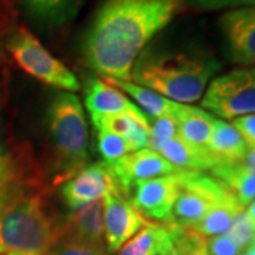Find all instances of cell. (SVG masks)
Returning <instances> with one entry per match:
<instances>
[{"label":"cell","instance_id":"6da1fadb","mask_svg":"<svg viewBox=\"0 0 255 255\" xmlns=\"http://www.w3.org/2000/svg\"><path fill=\"white\" fill-rule=\"evenodd\" d=\"M183 6V0H102L82 40L84 61L104 78L130 81L137 55Z\"/></svg>","mask_w":255,"mask_h":255},{"label":"cell","instance_id":"7a4b0ae2","mask_svg":"<svg viewBox=\"0 0 255 255\" xmlns=\"http://www.w3.org/2000/svg\"><path fill=\"white\" fill-rule=\"evenodd\" d=\"M220 67L219 61L203 50L149 44L135 60L130 81L173 102L189 105L201 100Z\"/></svg>","mask_w":255,"mask_h":255},{"label":"cell","instance_id":"3957f363","mask_svg":"<svg viewBox=\"0 0 255 255\" xmlns=\"http://www.w3.org/2000/svg\"><path fill=\"white\" fill-rule=\"evenodd\" d=\"M61 227L48 214L44 194L20 177L0 190V255H48Z\"/></svg>","mask_w":255,"mask_h":255},{"label":"cell","instance_id":"277c9868","mask_svg":"<svg viewBox=\"0 0 255 255\" xmlns=\"http://www.w3.org/2000/svg\"><path fill=\"white\" fill-rule=\"evenodd\" d=\"M48 129L54 149L57 180L65 182L88 166V127L81 101L73 92L60 94L48 108Z\"/></svg>","mask_w":255,"mask_h":255},{"label":"cell","instance_id":"5b68a950","mask_svg":"<svg viewBox=\"0 0 255 255\" xmlns=\"http://www.w3.org/2000/svg\"><path fill=\"white\" fill-rule=\"evenodd\" d=\"M6 48L18 67L38 81L64 91H80V81L73 71L48 53L27 28L18 27L9 37Z\"/></svg>","mask_w":255,"mask_h":255},{"label":"cell","instance_id":"8992f818","mask_svg":"<svg viewBox=\"0 0 255 255\" xmlns=\"http://www.w3.org/2000/svg\"><path fill=\"white\" fill-rule=\"evenodd\" d=\"M201 107L223 121L255 114V65L214 77L201 97Z\"/></svg>","mask_w":255,"mask_h":255},{"label":"cell","instance_id":"52a82bcc","mask_svg":"<svg viewBox=\"0 0 255 255\" xmlns=\"http://www.w3.org/2000/svg\"><path fill=\"white\" fill-rule=\"evenodd\" d=\"M228 189L214 177L187 172L180 196L173 209V224L196 227L224 199Z\"/></svg>","mask_w":255,"mask_h":255},{"label":"cell","instance_id":"ba28073f","mask_svg":"<svg viewBox=\"0 0 255 255\" xmlns=\"http://www.w3.org/2000/svg\"><path fill=\"white\" fill-rule=\"evenodd\" d=\"M187 172L167 174L156 179L142 180L133 186L132 206L143 216L164 223L173 224V209L180 196Z\"/></svg>","mask_w":255,"mask_h":255},{"label":"cell","instance_id":"9c48e42d","mask_svg":"<svg viewBox=\"0 0 255 255\" xmlns=\"http://www.w3.org/2000/svg\"><path fill=\"white\" fill-rule=\"evenodd\" d=\"M61 196L67 207L74 211L88 203L105 199L107 196H122V193L110 166L101 162L85 166L65 180L61 187Z\"/></svg>","mask_w":255,"mask_h":255},{"label":"cell","instance_id":"30bf717a","mask_svg":"<svg viewBox=\"0 0 255 255\" xmlns=\"http://www.w3.org/2000/svg\"><path fill=\"white\" fill-rule=\"evenodd\" d=\"M219 27L228 58L241 67L255 65V6L228 10L220 16Z\"/></svg>","mask_w":255,"mask_h":255},{"label":"cell","instance_id":"8fae6325","mask_svg":"<svg viewBox=\"0 0 255 255\" xmlns=\"http://www.w3.org/2000/svg\"><path fill=\"white\" fill-rule=\"evenodd\" d=\"M107 164L115 176L124 197H127L132 191L137 182L182 172L176 169L173 164L169 163L159 152L149 147L128 153L118 160Z\"/></svg>","mask_w":255,"mask_h":255},{"label":"cell","instance_id":"7c38bea8","mask_svg":"<svg viewBox=\"0 0 255 255\" xmlns=\"http://www.w3.org/2000/svg\"><path fill=\"white\" fill-rule=\"evenodd\" d=\"M149 221L122 196L104 199V240L107 251L112 254L137 234Z\"/></svg>","mask_w":255,"mask_h":255},{"label":"cell","instance_id":"4fadbf2b","mask_svg":"<svg viewBox=\"0 0 255 255\" xmlns=\"http://www.w3.org/2000/svg\"><path fill=\"white\" fill-rule=\"evenodd\" d=\"M84 102L91 115L92 122L104 117L125 112H142L139 107L128 100V97H125L122 91L98 78H92L88 81Z\"/></svg>","mask_w":255,"mask_h":255},{"label":"cell","instance_id":"5bb4252c","mask_svg":"<svg viewBox=\"0 0 255 255\" xmlns=\"http://www.w3.org/2000/svg\"><path fill=\"white\" fill-rule=\"evenodd\" d=\"M61 227V237H71L91 244L104 241V199L95 200L71 211ZM60 237V238H61Z\"/></svg>","mask_w":255,"mask_h":255},{"label":"cell","instance_id":"9a60e30c","mask_svg":"<svg viewBox=\"0 0 255 255\" xmlns=\"http://www.w3.org/2000/svg\"><path fill=\"white\" fill-rule=\"evenodd\" d=\"M95 130H108L125 137L130 152L145 149L149 145L150 121L143 112H125L97 119L92 122Z\"/></svg>","mask_w":255,"mask_h":255},{"label":"cell","instance_id":"2e32d148","mask_svg":"<svg viewBox=\"0 0 255 255\" xmlns=\"http://www.w3.org/2000/svg\"><path fill=\"white\" fill-rule=\"evenodd\" d=\"M159 153L182 172L203 173L204 170H211L220 163L219 159L211 155L207 147L193 145L179 135L170 139L159 150Z\"/></svg>","mask_w":255,"mask_h":255},{"label":"cell","instance_id":"e0dca14e","mask_svg":"<svg viewBox=\"0 0 255 255\" xmlns=\"http://www.w3.org/2000/svg\"><path fill=\"white\" fill-rule=\"evenodd\" d=\"M37 24L60 27L71 21L81 9L84 0H20Z\"/></svg>","mask_w":255,"mask_h":255},{"label":"cell","instance_id":"ac0fdd59","mask_svg":"<svg viewBox=\"0 0 255 255\" xmlns=\"http://www.w3.org/2000/svg\"><path fill=\"white\" fill-rule=\"evenodd\" d=\"M104 81L118 88L119 91L127 92L128 95H130L139 105V110L149 119L164 118V117L176 119L180 104L167 100L152 90H147L145 87H140L132 81H122V80H112V78H104Z\"/></svg>","mask_w":255,"mask_h":255},{"label":"cell","instance_id":"d6986e66","mask_svg":"<svg viewBox=\"0 0 255 255\" xmlns=\"http://www.w3.org/2000/svg\"><path fill=\"white\" fill-rule=\"evenodd\" d=\"M211 174L223 183L244 207H248L255 200V172L241 162L219 163L211 169Z\"/></svg>","mask_w":255,"mask_h":255},{"label":"cell","instance_id":"ffe728a7","mask_svg":"<svg viewBox=\"0 0 255 255\" xmlns=\"http://www.w3.org/2000/svg\"><path fill=\"white\" fill-rule=\"evenodd\" d=\"M206 147L211 155L219 159L220 163L240 162L248 150V146L237 129L219 118H216Z\"/></svg>","mask_w":255,"mask_h":255},{"label":"cell","instance_id":"44dd1931","mask_svg":"<svg viewBox=\"0 0 255 255\" xmlns=\"http://www.w3.org/2000/svg\"><path fill=\"white\" fill-rule=\"evenodd\" d=\"M177 135L193 145L206 147L216 118L207 111L180 104L176 115Z\"/></svg>","mask_w":255,"mask_h":255},{"label":"cell","instance_id":"7402d4cb","mask_svg":"<svg viewBox=\"0 0 255 255\" xmlns=\"http://www.w3.org/2000/svg\"><path fill=\"white\" fill-rule=\"evenodd\" d=\"M244 210L246 207L238 201L237 197L231 191L228 190L224 199L191 230H194L196 233H199L204 238L224 234V233H227L228 228L231 227L234 220L237 219L238 214H241Z\"/></svg>","mask_w":255,"mask_h":255},{"label":"cell","instance_id":"603a6c76","mask_svg":"<svg viewBox=\"0 0 255 255\" xmlns=\"http://www.w3.org/2000/svg\"><path fill=\"white\" fill-rule=\"evenodd\" d=\"M169 237V226L149 223L124 244L117 255H153Z\"/></svg>","mask_w":255,"mask_h":255},{"label":"cell","instance_id":"cb8c5ba5","mask_svg":"<svg viewBox=\"0 0 255 255\" xmlns=\"http://www.w3.org/2000/svg\"><path fill=\"white\" fill-rule=\"evenodd\" d=\"M97 145L105 163H112L128 153H132L125 137L108 130H97Z\"/></svg>","mask_w":255,"mask_h":255},{"label":"cell","instance_id":"d4e9b609","mask_svg":"<svg viewBox=\"0 0 255 255\" xmlns=\"http://www.w3.org/2000/svg\"><path fill=\"white\" fill-rule=\"evenodd\" d=\"M48 255H108L105 246L91 244L71 237H61Z\"/></svg>","mask_w":255,"mask_h":255},{"label":"cell","instance_id":"484cf974","mask_svg":"<svg viewBox=\"0 0 255 255\" xmlns=\"http://www.w3.org/2000/svg\"><path fill=\"white\" fill-rule=\"evenodd\" d=\"M149 121H150V130H149L147 147L159 152L170 139H173L177 135V121L170 117L149 119Z\"/></svg>","mask_w":255,"mask_h":255},{"label":"cell","instance_id":"4316f807","mask_svg":"<svg viewBox=\"0 0 255 255\" xmlns=\"http://www.w3.org/2000/svg\"><path fill=\"white\" fill-rule=\"evenodd\" d=\"M227 234L234 240V243L243 251L250 246V243H251V240L255 234V223L248 217L246 210L241 214H238L237 219L234 220V223L231 224V227L228 228Z\"/></svg>","mask_w":255,"mask_h":255},{"label":"cell","instance_id":"83f0119b","mask_svg":"<svg viewBox=\"0 0 255 255\" xmlns=\"http://www.w3.org/2000/svg\"><path fill=\"white\" fill-rule=\"evenodd\" d=\"M184 4L190 6L191 9L200 11H216L224 9H240L255 6V0H183Z\"/></svg>","mask_w":255,"mask_h":255},{"label":"cell","instance_id":"f1b7e54d","mask_svg":"<svg viewBox=\"0 0 255 255\" xmlns=\"http://www.w3.org/2000/svg\"><path fill=\"white\" fill-rule=\"evenodd\" d=\"M207 253L209 255H240L243 250L234 243V240L227 233H224L207 240Z\"/></svg>","mask_w":255,"mask_h":255},{"label":"cell","instance_id":"f546056e","mask_svg":"<svg viewBox=\"0 0 255 255\" xmlns=\"http://www.w3.org/2000/svg\"><path fill=\"white\" fill-rule=\"evenodd\" d=\"M231 125L237 129L248 147H255V114L233 119Z\"/></svg>","mask_w":255,"mask_h":255},{"label":"cell","instance_id":"4dcf8cb0","mask_svg":"<svg viewBox=\"0 0 255 255\" xmlns=\"http://www.w3.org/2000/svg\"><path fill=\"white\" fill-rule=\"evenodd\" d=\"M18 174L16 172L14 163L10 155L4 150V147L0 142V190L4 189L13 179H16Z\"/></svg>","mask_w":255,"mask_h":255},{"label":"cell","instance_id":"1f68e13d","mask_svg":"<svg viewBox=\"0 0 255 255\" xmlns=\"http://www.w3.org/2000/svg\"><path fill=\"white\" fill-rule=\"evenodd\" d=\"M240 162L244 164V166H247L250 170L255 172V147H248L246 156Z\"/></svg>","mask_w":255,"mask_h":255},{"label":"cell","instance_id":"d6a6232c","mask_svg":"<svg viewBox=\"0 0 255 255\" xmlns=\"http://www.w3.org/2000/svg\"><path fill=\"white\" fill-rule=\"evenodd\" d=\"M191 255H209V253H207V240L206 238L197 244V247L194 248Z\"/></svg>","mask_w":255,"mask_h":255},{"label":"cell","instance_id":"836d02e7","mask_svg":"<svg viewBox=\"0 0 255 255\" xmlns=\"http://www.w3.org/2000/svg\"><path fill=\"white\" fill-rule=\"evenodd\" d=\"M246 211H247V214H248V217L255 223V200L248 206V209H247Z\"/></svg>","mask_w":255,"mask_h":255},{"label":"cell","instance_id":"e575fe53","mask_svg":"<svg viewBox=\"0 0 255 255\" xmlns=\"http://www.w3.org/2000/svg\"><path fill=\"white\" fill-rule=\"evenodd\" d=\"M169 237H170V230H169ZM169 237H167V240H169ZM167 240H166V241H164V244L162 247H160V248H159V250H157V251H156L155 254L153 255H163V251H164V247H166V243H167Z\"/></svg>","mask_w":255,"mask_h":255},{"label":"cell","instance_id":"d590c367","mask_svg":"<svg viewBox=\"0 0 255 255\" xmlns=\"http://www.w3.org/2000/svg\"><path fill=\"white\" fill-rule=\"evenodd\" d=\"M247 250H250V251L255 253V234H254V237H253V240H251V243H250V246L247 247Z\"/></svg>","mask_w":255,"mask_h":255},{"label":"cell","instance_id":"8d00e7d4","mask_svg":"<svg viewBox=\"0 0 255 255\" xmlns=\"http://www.w3.org/2000/svg\"><path fill=\"white\" fill-rule=\"evenodd\" d=\"M6 255H31V254H21V253H10V254Z\"/></svg>","mask_w":255,"mask_h":255},{"label":"cell","instance_id":"74e56055","mask_svg":"<svg viewBox=\"0 0 255 255\" xmlns=\"http://www.w3.org/2000/svg\"><path fill=\"white\" fill-rule=\"evenodd\" d=\"M244 255H255V253H253V251H250V250H247L246 253H244Z\"/></svg>","mask_w":255,"mask_h":255}]
</instances>
